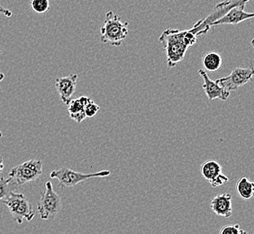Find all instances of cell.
Here are the masks:
<instances>
[{
  "label": "cell",
  "instance_id": "6da1fadb",
  "mask_svg": "<svg viewBox=\"0 0 254 234\" xmlns=\"http://www.w3.org/2000/svg\"><path fill=\"white\" fill-rule=\"evenodd\" d=\"M159 42L162 44L166 53L168 68L176 67L177 64L182 61L188 51L183 42V31L179 29H167L159 37Z\"/></svg>",
  "mask_w": 254,
  "mask_h": 234
},
{
  "label": "cell",
  "instance_id": "7a4b0ae2",
  "mask_svg": "<svg viewBox=\"0 0 254 234\" xmlns=\"http://www.w3.org/2000/svg\"><path fill=\"white\" fill-rule=\"evenodd\" d=\"M128 25L127 22H123L119 15L113 11H108L100 29V41L103 44L119 47L128 35Z\"/></svg>",
  "mask_w": 254,
  "mask_h": 234
},
{
  "label": "cell",
  "instance_id": "3957f363",
  "mask_svg": "<svg viewBox=\"0 0 254 234\" xmlns=\"http://www.w3.org/2000/svg\"><path fill=\"white\" fill-rule=\"evenodd\" d=\"M6 205L15 223L22 225L25 221L31 222L35 216L33 206L24 194L11 191L5 199L1 201Z\"/></svg>",
  "mask_w": 254,
  "mask_h": 234
},
{
  "label": "cell",
  "instance_id": "277c9868",
  "mask_svg": "<svg viewBox=\"0 0 254 234\" xmlns=\"http://www.w3.org/2000/svg\"><path fill=\"white\" fill-rule=\"evenodd\" d=\"M111 175V171L105 170L95 173H81L70 170L68 168H61L50 173V177L59 181V186L62 188L72 187L81 182L95 177H106Z\"/></svg>",
  "mask_w": 254,
  "mask_h": 234
},
{
  "label": "cell",
  "instance_id": "5b68a950",
  "mask_svg": "<svg viewBox=\"0 0 254 234\" xmlns=\"http://www.w3.org/2000/svg\"><path fill=\"white\" fill-rule=\"evenodd\" d=\"M62 209V198L54 189L52 182L47 181L45 183V190L42 193L39 203L37 205V211L41 219H54Z\"/></svg>",
  "mask_w": 254,
  "mask_h": 234
},
{
  "label": "cell",
  "instance_id": "8992f818",
  "mask_svg": "<svg viewBox=\"0 0 254 234\" xmlns=\"http://www.w3.org/2000/svg\"><path fill=\"white\" fill-rule=\"evenodd\" d=\"M43 173V161L29 160L12 168L8 176L17 185H24L26 183L38 179Z\"/></svg>",
  "mask_w": 254,
  "mask_h": 234
},
{
  "label": "cell",
  "instance_id": "52a82bcc",
  "mask_svg": "<svg viewBox=\"0 0 254 234\" xmlns=\"http://www.w3.org/2000/svg\"><path fill=\"white\" fill-rule=\"evenodd\" d=\"M254 75V70L253 68H235L228 76L218 78L215 81L222 88L231 93L253 80Z\"/></svg>",
  "mask_w": 254,
  "mask_h": 234
},
{
  "label": "cell",
  "instance_id": "ba28073f",
  "mask_svg": "<svg viewBox=\"0 0 254 234\" xmlns=\"http://www.w3.org/2000/svg\"><path fill=\"white\" fill-rule=\"evenodd\" d=\"M245 3L235 5L230 8L225 15H222L220 18L214 21L211 26H217L223 25H238L245 20L254 18V13H247L245 11Z\"/></svg>",
  "mask_w": 254,
  "mask_h": 234
},
{
  "label": "cell",
  "instance_id": "9c48e42d",
  "mask_svg": "<svg viewBox=\"0 0 254 234\" xmlns=\"http://www.w3.org/2000/svg\"><path fill=\"white\" fill-rule=\"evenodd\" d=\"M198 74L203 79L202 88L204 89V92L208 100L212 101L215 99H219L221 101H226L228 99L230 92L225 90V88H222L219 84L216 83V81L212 80L205 72V70L200 68L198 69Z\"/></svg>",
  "mask_w": 254,
  "mask_h": 234
},
{
  "label": "cell",
  "instance_id": "30bf717a",
  "mask_svg": "<svg viewBox=\"0 0 254 234\" xmlns=\"http://www.w3.org/2000/svg\"><path fill=\"white\" fill-rule=\"evenodd\" d=\"M78 74H70L68 76L57 78L55 81V88L59 94L60 98L65 105L71 100L73 96L77 83H78Z\"/></svg>",
  "mask_w": 254,
  "mask_h": 234
},
{
  "label": "cell",
  "instance_id": "8fae6325",
  "mask_svg": "<svg viewBox=\"0 0 254 234\" xmlns=\"http://www.w3.org/2000/svg\"><path fill=\"white\" fill-rule=\"evenodd\" d=\"M232 198L233 197L229 193L215 195L210 202L211 210L217 216L229 218L233 215Z\"/></svg>",
  "mask_w": 254,
  "mask_h": 234
},
{
  "label": "cell",
  "instance_id": "7c38bea8",
  "mask_svg": "<svg viewBox=\"0 0 254 234\" xmlns=\"http://www.w3.org/2000/svg\"><path fill=\"white\" fill-rule=\"evenodd\" d=\"M90 100L88 97H80L76 99H71L68 103V112L69 117L75 122L80 123L87 118L85 115V106Z\"/></svg>",
  "mask_w": 254,
  "mask_h": 234
},
{
  "label": "cell",
  "instance_id": "4fadbf2b",
  "mask_svg": "<svg viewBox=\"0 0 254 234\" xmlns=\"http://www.w3.org/2000/svg\"><path fill=\"white\" fill-rule=\"evenodd\" d=\"M200 173L202 176L208 183L215 179V177L222 173V166L215 161H206L202 163L200 167Z\"/></svg>",
  "mask_w": 254,
  "mask_h": 234
},
{
  "label": "cell",
  "instance_id": "5bb4252c",
  "mask_svg": "<svg viewBox=\"0 0 254 234\" xmlns=\"http://www.w3.org/2000/svg\"><path fill=\"white\" fill-rule=\"evenodd\" d=\"M237 195L244 200H250L254 195V183L246 176L241 177L235 185Z\"/></svg>",
  "mask_w": 254,
  "mask_h": 234
},
{
  "label": "cell",
  "instance_id": "9a60e30c",
  "mask_svg": "<svg viewBox=\"0 0 254 234\" xmlns=\"http://www.w3.org/2000/svg\"><path fill=\"white\" fill-rule=\"evenodd\" d=\"M223 59L219 54L215 52H210L205 54L202 58V65L206 71L215 72L221 68Z\"/></svg>",
  "mask_w": 254,
  "mask_h": 234
},
{
  "label": "cell",
  "instance_id": "2e32d148",
  "mask_svg": "<svg viewBox=\"0 0 254 234\" xmlns=\"http://www.w3.org/2000/svg\"><path fill=\"white\" fill-rule=\"evenodd\" d=\"M12 183L13 181L9 176L0 177V202L9 195L10 192L12 191V188L10 186Z\"/></svg>",
  "mask_w": 254,
  "mask_h": 234
},
{
  "label": "cell",
  "instance_id": "e0dca14e",
  "mask_svg": "<svg viewBox=\"0 0 254 234\" xmlns=\"http://www.w3.org/2000/svg\"><path fill=\"white\" fill-rule=\"evenodd\" d=\"M30 5L37 14H44L50 9L49 0H31Z\"/></svg>",
  "mask_w": 254,
  "mask_h": 234
},
{
  "label": "cell",
  "instance_id": "ac0fdd59",
  "mask_svg": "<svg viewBox=\"0 0 254 234\" xmlns=\"http://www.w3.org/2000/svg\"><path fill=\"white\" fill-rule=\"evenodd\" d=\"M183 42L188 48L196 44L197 35L192 27L190 29L183 30Z\"/></svg>",
  "mask_w": 254,
  "mask_h": 234
},
{
  "label": "cell",
  "instance_id": "d6986e66",
  "mask_svg": "<svg viewBox=\"0 0 254 234\" xmlns=\"http://www.w3.org/2000/svg\"><path fill=\"white\" fill-rule=\"evenodd\" d=\"M100 110V107L94 102L93 100H89L86 106H85V115L86 117L88 118H93L98 115V112Z\"/></svg>",
  "mask_w": 254,
  "mask_h": 234
},
{
  "label": "cell",
  "instance_id": "ffe728a7",
  "mask_svg": "<svg viewBox=\"0 0 254 234\" xmlns=\"http://www.w3.org/2000/svg\"><path fill=\"white\" fill-rule=\"evenodd\" d=\"M219 233L220 234H248L247 232L240 228L239 225H225Z\"/></svg>",
  "mask_w": 254,
  "mask_h": 234
},
{
  "label": "cell",
  "instance_id": "44dd1931",
  "mask_svg": "<svg viewBox=\"0 0 254 234\" xmlns=\"http://www.w3.org/2000/svg\"><path fill=\"white\" fill-rule=\"evenodd\" d=\"M228 181H229L228 176H225V174H223V172H222L220 175L217 176L215 179H213V180L211 181L209 184H211V185H212L213 187H217V186L225 185Z\"/></svg>",
  "mask_w": 254,
  "mask_h": 234
},
{
  "label": "cell",
  "instance_id": "7402d4cb",
  "mask_svg": "<svg viewBox=\"0 0 254 234\" xmlns=\"http://www.w3.org/2000/svg\"><path fill=\"white\" fill-rule=\"evenodd\" d=\"M0 14L5 15L6 18H9V17H11V16L13 15V13H12L11 10L5 8V7H4L1 4H0Z\"/></svg>",
  "mask_w": 254,
  "mask_h": 234
},
{
  "label": "cell",
  "instance_id": "603a6c76",
  "mask_svg": "<svg viewBox=\"0 0 254 234\" xmlns=\"http://www.w3.org/2000/svg\"><path fill=\"white\" fill-rule=\"evenodd\" d=\"M4 168H5V165H4V161L0 158V173L3 171Z\"/></svg>",
  "mask_w": 254,
  "mask_h": 234
},
{
  "label": "cell",
  "instance_id": "cb8c5ba5",
  "mask_svg": "<svg viewBox=\"0 0 254 234\" xmlns=\"http://www.w3.org/2000/svg\"><path fill=\"white\" fill-rule=\"evenodd\" d=\"M4 78H5V75L0 71V83H1V81H2Z\"/></svg>",
  "mask_w": 254,
  "mask_h": 234
},
{
  "label": "cell",
  "instance_id": "d4e9b609",
  "mask_svg": "<svg viewBox=\"0 0 254 234\" xmlns=\"http://www.w3.org/2000/svg\"><path fill=\"white\" fill-rule=\"evenodd\" d=\"M2 136H3V134H2V132H1V131H0V139H1V138H2Z\"/></svg>",
  "mask_w": 254,
  "mask_h": 234
},
{
  "label": "cell",
  "instance_id": "484cf974",
  "mask_svg": "<svg viewBox=\"0 0 254 234\" xmlns=\"http://www.w3.org/2000/svg\"><path fill=\"white\" fill-rule=\"evenodd\" d=\"M0 54H1V49H0Z\"/></svg>",
  "mask_w": 254,
  "mask_h": 234
}]
</instances>
